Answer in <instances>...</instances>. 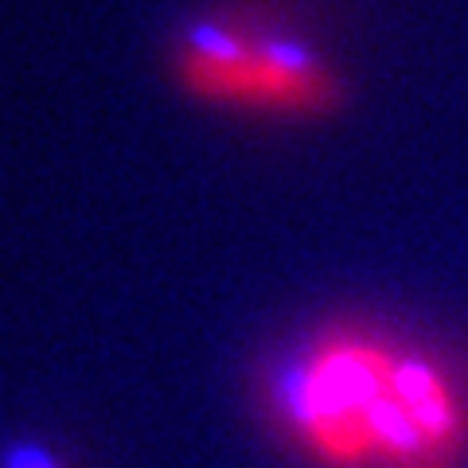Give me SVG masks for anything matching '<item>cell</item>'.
<instances>
[{
    "label": "cell",
    "mask_w": 468,
    "mask_h": 468,
    "mask_svg": "<svg viewBox=\"0 0 468 468\" xmlns=\"http://www.w3.org/2000/svg\"><path fill=\"white\" fill-rule=\"evenodd\" d=\"M258 402L309 468H468L464 378L387 324H316L261 371Z\"/></svg>",
    "instance_id": "cell-1"
},
{
    "label": "cell",
    "mask_w": 468,
    "mask_h": 468,
    "mask_svg": "<svg viewBox=\"0 0 468 468\" xmlns=\"http://www.w3.org/2000/svg\"><path fill=\"white\" fill-rule=\"evenodd\" d=\"M176 90L199 106L328 122L347 106V79L320 43L258 8H211L184 20L168 43Z\"/></svg>",
    "instance_id": "cell-2"
},
{
    "label": "cell",
    "mask_w": 468,
    "mask_h": 468,
    "mask_svg": "<svg viewBox=\"0 0 468 468\" xmlns=\"http://www.w3.org/2000/svg\"><path fill=\"white\" fill-rule=\"evenodd\" d=\"M0 468H70V464L39 437H16V441L0 449Z\"/></svg>",
    "instance_id": "cell-3"
}]
</instances>
